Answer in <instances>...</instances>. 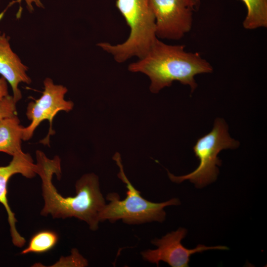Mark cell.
<instances>
[{
  "instance_id": "cell-1",
  "label": "cell",
  "mask_w": 267,
  "mask_h": 267,
  "mask_svg": "<svg viewBox=\"0 0 267 267\" xmlns=\"http://www.w3.org/2000/svg\"><path fill=\"white\" fill-rule=\"evenodd\" d=\"M36 174L42 180L44 201L41 214L53 218L74 217L86 222L92 230L98 228L100 215L106 203L100 191L98 177L94 174L84 175L76 183V194L63 197L52 182L53 174L61 178L60 159L48 158L41 151H36Z\"/></svg>"
},
{
  "instance_id": "cell-2",
  "label": "cell",
  "mask_w": 267,
  "mask_h": 267,
  "mask_svg": "<svg viewBox=\"0 0 267 267\" xmlns=\"http://www.w3.org/2000/svg\"><path fill=\"white\" fill-rule=\"evenodd\" d=\"M182 44H168L157 38L146 54L132 63L128 69L140 72L150 80V91L157 93L173 82L188 85L193 92L197 87L195 76L211 73V64L198 52H187Z\"/></svg>"
},
{
  "instance_id": "cell-3",
  "label": "cell",
  "mask_w": 267,
  "mask_h": 267,
  "mask_svg": "<svg viewBox=\"0 0 267 267\" xmlns=\"http://www.w3.org/2000/svg\"><path fill=\"white\" fill-rule=\"evenodd\" d=\"M116 6L130 28L129 36L121 44L101 42L97 45L112 55L118 63L124 62L134 56L140 58L157 38L155 19L148 0H116Z\"/></svg>"
},
{
  "instance_id": "cell-4",
  "label": "cell",
  "mask_w": 267,
  "mask_h": 267,
  "mask_svg": "<svg viewBox=\"0 0 267 267\" xmlns=\"http://www.w3.org/2000/svg\"><path fill=\"white\" fill-rule=\"evenodd\" d=\"M120 169L118 178L126 184L127 196L120 200L117 193H109L106 204L100 215V222L106 220L114 222L122 220L129 224H141L147 222H163L166 218L164 208L169 206H177L180 204L178 198H172L161 203H154L142 197L140 192L132 185L124 171L120 154L116 153L113 157Z\"/></svg>"
},
{
  "instance_id": "cell-5",
  "label": "cell",
  "mask_w": 267,
  "mask_h": 267,
  "mask_svg": "<svg viewBox=\"0 0 267 267\" xmlns=\"http://www.w3.org/2000/svg\"><path fill=\"white\" fill-rule=\"evenodd\" d=\"M239 142L231 138L228 132V126L222 118L216 119L210 132L199 138L193 147L195 156L199 160L198 167L191 173L181 176H176L168 171L171 181L180 183L189 180L198 188L214 181L219 174L217 166L222 164L218 154L223 149H235Z\"/></svg>"
},
{
  "instance_id": "cell-6",
  "label": "cell",
  "mask_w": 267,
  "mask_h": 267,
  "mask_svg": "<svg viewBox=\"0 0 267 267\" xmlns=\"http://www.w3.org/2000/svg\"><path fill=\"white\" fill-rule=\"evenodd\" d=\"M44 90L42 96L35 101L29 103L26 115L31 121L30 125L24 127L22 132V140L27 141L32 137L34 131L44 120H48L50 128L49 132L42 143L49 145V137L54 134L52 129V121L55 116L61 111L69 112L74 106L71 101L64 99L67 89L60 85L54 84L49 78L44 82Z\"/></svg>"
},
{
  "instance_id": "cell-7",
  "label": "cell",
  "mask_w": 267,
  "mask_h": 267,
  "mask_svg": "<svg viewBox=\"0 0 267 267\" xmlns=\"http://www.w3.org/2000/svg\"><path fill=\"white\" fill-rule=\"evenodd\" d=\"M159 39L178 40L191 29L194 8L190 0H148Z\"/></svg>"
},
{
  "instance_id": "cell-8",
  "label": "cell",
  "mask_w": 267,
  "mask_h": 267,
  "mask_svg": "<svg viewBox=\"0 0 267 267\" xmlns=\"http://www.w3.org/2000/svg\"><path fill=\"white\" fill-rule=\"evenodd\" d=\"M187 233V230L180 227L176 231L168 233L161 239H155L151 243L157 247L156 249H148L141 253L143 259L159 266L163 261L172 267H188L191 255L206 250H228L225 246H206L199 244L194 249H187L181 243Z\"/></svg>"
},
{
  "instance_id": "cell-9",
  "label": "cell",
  "mask_w": 267,
  "mask_h": 267,
  "mask_svg": "<svg viewBox=\"0 0 267 267\" xmlns=\"http://www.w3.org/2000/svg\"><path fill=\"white\" fill-rule=\"evenodd\" d=\"M20 174L23 176L31 178L36 174V164L30 154L23 151L13 156L9 164L5 166H0V203L4 206L8 216L10 234L13 245L18 247H23L26 242L25 238L17 231L15 223L17 220L14 213L8 204L7 199V183L14 175Z\"/></svg>"
},
{
  "instance_id": "cell-10",
  "label": "cell",
  "mask_w": 267,
  "mask_h": 267,
  "mask_svg": "<svg viewBox=\"0 0 267 267\" xmlns=\"http://www.w3.org/2000/svg\"><path fill=\"white\" fill-rule=\"evenodd\" d=\"M9 40V36L0 31V74L11 87L12 96L17 103L22 98L19 84H29L31 80L27 74V67L11 49Z\"/></svg>"
},
{
  "instance_id": "cell-11",
  "label": "cell",
  "mask_w": 267,
  "mask_h": 267,
  "mask_svg": "<svg viewBox=\"0 0 267 267\" xmlns=\"http://www.w3.org/2000/svg\"><path fill=\"white\" fill-rule=\"evenodd\" d=\"M23 128L17 115L0 120V152L13 156L23 151L21 142Z\"/></svg>"
},
{
  "instance_id": "cell-12",
  "label": "cell",
  "mask_w": 267,
  "mask_h": 267,
  "mask_svg": "<svg viewBox=\"0 0 267 267\" xmlns=\"http://www.w3.org/2000/svg\"><path fill=\"white\" fill-rule=\"evenodd\" d=\"M245 4L247 14L243 22L247 30L267 27V0H240Z\"/></svg>"
},
{
  "instance_id": "cell-13",
  "label": "cell",
  "mask_w": 267,
  "mask_h": 267,
  "mask_svg": "<svg viewBox=\"0 0 267 267\" xmlns=\"http://www.w3.org/2000/svg\"><path fill=\"white\" fill-rule=\"evenodd\" d=\"M59 237L51 230H42L34 234L30 238L28 246L21 253L43 254L53 249L58 242Z\"/></svg>"
},
{
  "instance_id": "cell-14",
  "label": "cell",
  "mask_w": 267,
  "mask_h": 267,
  "mask_svg": "<svg viewBox=\"0 0 267 267\" xmlns=\"http://www.w3.org/2000/svg\"><path fill=\"white\" fill-rule=\"evenodd\" d=\"M16 103L13 96L9 94L0 100V120L17 115Z\"/></svg>"
},
{
  "instance_id": "cell-15",
  "label": "cell",
  "mask_w": 267,
  "mask_h": 267,
  "mask_svg": "<svg viewBox=\"0 0 267 267\" xmlns=\"http://www.w3.org/2000/svg\"><path fill=\"white\" fill-rule=\"evenodd\" d=\"M62 266L86 267L88 261L84 258L76 249L72 250L71 255L66 258H62Z\"/></svg>"
},
{
  "instance_id": "cell-16",
  "label": "cell",
  "mask_w": 267,
  "mask_h": 267,
  "mask_svg": "<svg viewBox=\"0 0 267 267\" xmlns=\"http://www.w3.org/2000/svg\"><path fill=\"white\" fill-rule=\"evenodd\" d=\"M22 0H16L14 1V2H11L9 3V5L8 6L9 7V5H11L14 3L17 2L20 3ZM26 2L27 5L28 6V9L30 11H32L33 10L34 8L32 5V3H34L38 7H43V5L42 3L41 2V0H24Z\"/></svg>"
},
{
  "instance_id": "cell-17",
  "label": "cell",
  "mask_w": 267,
  "mask_h": 267,
  "mask_svg": "<svg viewBox=\"0 0 267 267\" xmlns=\"http://www.w3.org/2000/svg\"><path fill=\"white\" fill-rule=\"evenodd\" d=\"M8 94L7 82L1 77L0 78V100Z\"/></svg>"
},
{
  "instance_id": "cell-18",
  "label": "cell",
  "mask_w": 267,
  "mask_h": 267,
  "mask_svg": "<svg viewBox=\"0 0 267 267\" xmlns=\"http://www.w3.org/2000/svg\"><path fill=\"white\" fill-rule=\"evenodd\" d=\"M201 0H190L191 5L194 8L197 7Z\"/></svg>"
}]
</instances>
